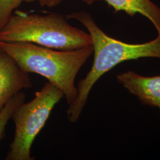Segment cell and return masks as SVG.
<instances>
[{
  "instance_id": "2",
  "label": "cell",
  "mask_w": 160,
  "mask_h": 160,
  "mask_svg": "<svg viewBox=\"0 0 160 160\" xmlns=\"http://www.w3.org/2000/svg\"><path fill=\"white\" fill-rule=\"evenodd\" d=\"M0 49L10 55L21 68L46 78L62 92L69 106L74 103L75 80L93 53L92 45L72 50H55L29 42L0 41Z\"/></svg>"
},
{
  "instance_id": "5",
  "label": "cell",
  "mask_w": 160,
  "mask_h": 160,
  "mask_svg": "<svg viewBox=\"0 0 160 160\" xmlns=\"http://www.w3.org/2000/svg\"><path fill=\"white\" fill-rule=\"evenodd\" d=\"M32 86L29 73L21 68L10 55L0 49V112L14 95Z\"/></svg>"
},
{
  "instance_id": "12",
  "label": "cell",
  "mask_w": 160,
  "mask_h": 160,
  "mask_svg": "<svg viewBox=\"0 0 160 160\" xmlns=\"http://www.w3.org/2000/svg\"><path fill=\"white\" fill-rule=\"evenodd\" d=\"M157 107H158V108H159V109H160V103L158 104V106H157Z\"/></svg>"
},
{
  "instance_id": "11",
  "label": "cell",
  "mask_w": 160,
  "mask_h": 160,
  "mask_svg": "<svg viewBox=\"0 0 160 160\" xmlns=\"http://www.w3.org/2000/svg\"><path fill=\"white\" fill-rule=\"evenodd\" d=\"M82 1L86 2V4H87L88 5H90L92 3H94V2L98 1H103V0H82Z\"/></svg>"
},
{
  "instance_id": "6",
  "label": "cell",
  "mask_w": 160,
  "mask_h": 160,
  "mask_svg": "<svg viewBox=\"0 0 160 160\" xmlns=\"http://www.w3.org/2000/svg\"><path fill=\"white\" fill-rule=\"evenodd\" d=\"M118 82L142 103L152 107L160 103V75L145 77L133 71L117 75Z\"/></svg>"
},
{
  "instance_id": "4",
  "label": "cell",
  "mask_w": 160,
  "mask_h": 160,
  "mask_svg": "<svg viewBox=\"0 0 160 160\" xmlns=\"http://www.w3.org/2000/svg\"><path fill=\"white\" fill-rule=\"evenodd\" d=\"M63 97L57 87L48 81L28 103H23L12 116L15 133L6 160H33L31 148L45 126L52 109Z\"/></svg>"
},
{
  "instance_id": "10",
  "label": "cell",
  "mask_w": 160,
  "mask_h": 160,
  "mask_svg": "<svg viewBox=\"0 0 160 160\" xmlns=\"http://www.w3.org/2000/svg\"><path fill=\"white\" fill-rule=\"evenodd\" d=\"M40 6L48 7H53L59 5L62 0H36Z\"/></svg>"
},
{
  "instance_id": "8",
  "label": "cell",
  "mask_w": 160,
  "mask_h": 160,
  "mask_svg": "<svg viewBox=\"0 0 160 160\" xmlns=\"http://www.w3.org/2000/svg\"><path fill=\"white\" fill-rule=\"evenodd\" d=\"M26 95L23 92H19L14 95L7 103L0 112V141L5 136V130L7 123L12 119L15 110L25 102Z\"/></svg>"
},
{
  "instance_id": "3",
  "label": "cell",
  "mask_w": 160,
  "mask_h": 160,
  "mask_svg": "<svg viewBox=\"0 0 160 160\" xmlns=\"http://www.w3.org/2000/svg\"><path fill=\"white\" fill-rule=\"evenodd\" d=\"M0 41L29 42L57 50H72L92 45L89 33L71 26L62 16L16 11L0 30Z\"/></svg>"
},
{
  "instance_id": "7",
  "label": "cell",
  "mask_w": 160,
  "mask_h": 160,
  "mask_svg": "<svg viewBox=\"0 0 160 160\" xmlns=\"http://www.w3.org/2000/svg\"><path fill=\"white\" fill-rule=\"evenodd\" d=\"M115 12L123 11L133 16L139 13L147 17L160 34V8L151 0H104Z\"/></svg>"
},
{
  "instance_id": "1",
  "label": "cell",
  "mask_w": 160,
  "mask_h": 160,
  "mask_svg": "<svg viewBox=\"0 0 160 160\" xmlns=\"http://www.w3.org/2000/svg\"><path fill=\"white\" fill-rule=\"evenodd\" d=\"M80 22L92 38L94 62L86 77L79 81L76 100L67 110L69 121L77 122L86 106L92 88L102 76L124 61L142 58L160 59V34L154 40L141 44L128 43L115 39L100 29L90 14L75 12L67 16Z\"/></svg>"
},
{
  "instance_id": "9",
  "label": "cell",
  "mask_w": 160,
  "mask_h": 160,
  "mask_svg": "<svg viewBox=\"0 0 160 160\" xmlns=\"http://www.w3.org/2000/svg\"><path fill=\"white\" fill-rule=\"evenodd\" d=\"M36 0H0V30L9 22L12 12L23 2H31Z\"/></svg>"
}]
</instances>
